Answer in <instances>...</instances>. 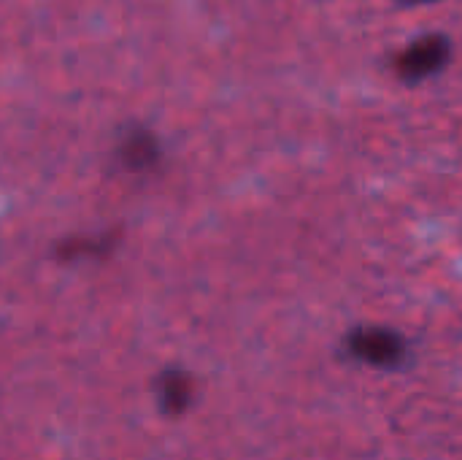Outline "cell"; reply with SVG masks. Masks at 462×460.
I'll use <instances>...</instances> for the list:
<instances>
[{
    "mask_svg": "<svg viewBox=\"0 0 462 460\" xmlns=\"http://www.w3.org/2000/svg\"><path fill=\"white\" fill-rule=\"evenodd\" d=\"M119 244V233L103 230L95 236H79V239H68L57 244V258L68 260V263H79V260H103L114 252V247Z\"/></svg>",
    "mask_w": 462,
    "mask_h": 460,
    "instance_id": "5",
    "label": "cell"
},
{
    "mask_svg": "<svg viewBox=\"0 0 462 460\" xmlns=\"http://www.w3.org/2000/svg\"><path fill=\"white\" fill-rule=\"evenodd\" d=\"M398 3H406V5H422V3H436V0H398Z\"/></svg>",
    "mask_w": 462,
    "mask_h": 460,
    "instance_id": "6",
    "label": "cell"
},
{
    "mask_svg": "<svg viewBox=\"0 0 462 460\" xmlns=\"http://www.w3.org/2000/svg\"><path fill=\"white\" fill-rule=\"evenodd\" d=\"M344 350L349 358L374 369H401L409 361V342L403 333L384 325H360L346 333Z\"/></svg>",
    "mask_w": 462,
    "mask_h": 460,
    "instance_id": "2",
    "label": "cell"
},
{
    "mask_svg": "<svg viewBox=\"0 0 462 460\" xmlns=\"http://www.w3.org/2000/svg\"><path fill=\"white\" fill-rule=\"evenodd\" d=\"M114 163L130 176H152L162 163L160 138L146 127H130L116 138Z\"/></svg>",
    "mask_w": 462,
    "mask_h": 460,
    "instance_id": "3",
    "label": "cell"
},
{
    "mask_svg": "<svg viewBox=\"0 0 462 460\" xmlns=\"http://www.w3.org/2000/svg\"><path fill=\"white\" fill-rule=\"evenodd\" d=\"M154 393H157V404L165 415H184L192 401H195V382L187 371L181 369H168L157 385H154Z\"/></svg>",
    "mask_w": 462,
    "mask_h": 460,
    "instance_id": "4",
    "label": "cell"
},
{
    "mask_svg": "<svg viewBox=\"0 0 462 460\" xmlns=\"http://www.w3.org/2000/svg\"><path fill=\"white\" fill-rule=\"evenodd\" d=\"M452 52H455V46H452L449 35L425 33L393 57V70L401 81L420 84V81H428V79L444 73L447 65L452 62Z\"/></svg>",
    "mask_w": 462,
    "mask_h": 460,
    "instance_id": "1",
    "label": "cell"
}]
</instances>
